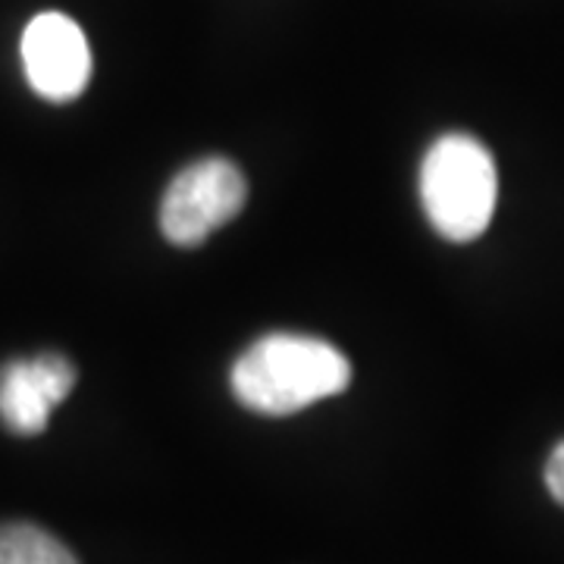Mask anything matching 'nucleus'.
Returning a JSON list of instances; mask_svg holds the SVG:
<instances>
[{
  "label": "nucleus",
  "instance_id": "obj_1",
  "mask_svg": "<svg viewBox=\"0 0 564 564\" xmlns=\"http://www.w3.org/2000/svg\"><path fill=\"white\" fill-rule=\"evenodd\" d=\"M351 383V364L336 345L302 333H270L232 364L229 386L242 408L263 417H289L339 395Z\"/></svg>",
  "mask_w": 564,
  "mask_h": 564
},
{
  "label": "nucleus",
  "instance_id": "obj_2",
  "mask_svg": "<svg viewBox=\"0 0 564 564\" xmlns=\"http://www.w3.org/2000/svg\"><path fill=\"white\" fill-rule=\"evenodd\" d=\"M499 176L484 141L448 132L421 163V202L430 226L448 242H474L496 214Z\"/></svg>",
  "mask_w": 564,
  "mask_h": 564
},
{
  "label": "nucleus",
  "instance_id": "obj_3",
  "mask_svg": "<svg viewBox=\"0 0 564 564\" xmlns=\"http://www.w3.org/2000/svg\"><path fill=\"white\" fill-rule=\"evenodd\" d=\"M248 182L232 161L204 158L185 166L163 192L161 229L166 242L180 248L202 245L214 229L242 214Z\"/></svg>",
  "mask_w": 564,
  "mask_h": 564
},
{
  "label": "nucleus",
  "instance_id": "obj_4",
  "mask_svg": "<svg viewBox=\"0 0 564 564\" xmlns=\"http://www.w3.org/2000/svg\"><path fill=\"white\" fill-rule=\"evenodd\" d=\"M22 69L44 101L69 104L91 79V47L66 13H39L22 32Z\"/></svg>",
  "mask_w": 564,
  "mask_h": 564
},
{
  "label": "nucleus",
  "instance_id": "obj_5",
  "mask_svg": "<svg viewBox=\"0 0 564 564\" xmlns=\"http://www.w3.org/2000/svg\"><path fill=\"white\" fill-rule=\"evenodd\" d=\"M73 386L76 367L54 351L7 361L0 367V423L13 436H39Z\"/></svg>",
  "mask_w": 564,
  "mask_h": 564
},
{
  "label": "nucleus",
  "instance_id": "obj_6",
  "mask_svg": "<svg viewBox=\"0 0 564 564\" xmlns=\"http://www.w3.org/2000/svg\"><path fill=\"white\" fill-rule=\"evenodd\" d=\"M0 564H79L66 545L35 524L0 527Z\"/></svg>",
  "mask_w": 564,
  "mask_h": 564
},
{
  "label": "nucleus",
  "instance_id": "obj_7",
  "mask_svg": "<svg viewBox=\"0 0 564 564\" xmlns=\"http://www.w3.org/2000/svg\"><path fill=\"white\" fill-rule=\"evenodd\" d=\"M545 489L558 505H564V440L549 455L545 462Z\"/></svg>",
  "mask_w": 564,
  "mask_h": 564
}]
</instances>
